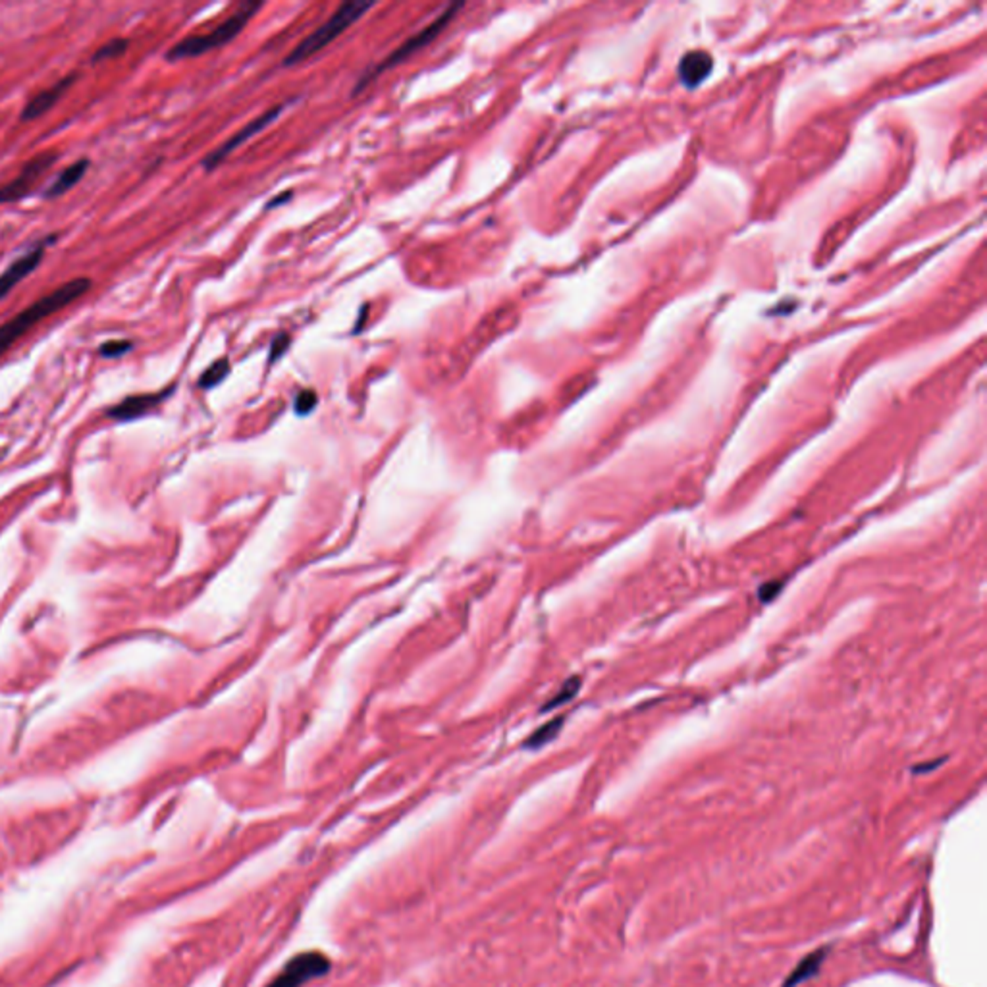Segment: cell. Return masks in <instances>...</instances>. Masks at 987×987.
<instances>
[{"label":"cell","instance_id":"19","mask_svg":"<svg viewBox=\"0 0 987 987\" xmlns=\"http://www.w3.org/2000/svg\"><path fill=\"white\" fill-rule=\"evenodd\" d=\"M317 403H319V398H317V393H315V392H312V390H301V392L297 393V398H295L294 409H295L297 415L305 417V415H311L312 411H315Z\"/></svg>","mask_w":987,"mask_h":987},{"label":"cell","instance_id":"6","mask_svg":"<svg viewBox=\"0 0 987 987\" xmlns=\"http://www.w3.org/2000/svg\"><path fill=\"white\" fill-rule=\"evenodd\" d=\"M56 153H39L37 157L28 160L14 180L0 185V206L26 199L37 188V183L43 180L44 174L56 165Z\"/></svg>","mask_w":987,"mask_h":987},{"label":"cell","instance_id":"14","mask_svg":"<svg viewBox=\"0 0 987 987\" xmlns=\"http://www.w3.org/2000/svg\"><path fill=\"white\" fill-rule=\"evenodd\" d=\"M228 375H230V359L220 357L203 370V375L199 376V380H197V386L201 390H213L220 384V382H224Z\"/></svg>","mask_w":987,"mask_h":987},{"label":"cell","instance_id":"12","mask_svg":"<svg viewBox=\"0 0 987 987\" xmlns=\"http://www.w3.org/2000/svg\"><path fill=\"white\" fill-rule=\"evenodd\" d=\"M712 72V56L704 51H692L683 56L679 77L687 87H699Z\"/></svg>","mask_w":987,"mask_h":987},{"label":"cell","instance_id":"7","mask_svg":"<svg viewBox=\"0 0 987 987\" xmlns=\"http://www.w3.org/2000/svg\"><path fill=\"white\" fill-rule=\"evenodd\" d=\"M286 107H287V102L278 104V107H272L271 110L263 112V114L259 116V118H255V120L249 122L247 125H243L238 133H234L230 139H226V142H224L222 145H220L218 149H214L213 153H208V155L203 158V168H205L206 172H213L218 165H222V162H224L231 153H234V150H236L239 145L247 143V139H251V137H255L257 133H261V132L266 130V127H269L276 118H280V114L286 110Z\"/></svg>","mask_w":987,"mask_h":987},{"label":"cell","instance_id":"4","mask_svg":"<svg viewBox=\"0 0 987 987\" xmlns=\"http://www.w3.org/2000/svg\"><path fill=\"white\" fill-rule=\"evenodd\" d=\"M463 8H465V4H463V3H451V4H448L446 10L442 12V14H440L433 23H428V26H426L425 29H421L419 33L411 35L409 39H405V41L398 46L396 51L390 53V54L384 58V61L378 62V64H375L370 69H367V72L361 76V79H359V84L355 85L353 95H359V93H361V89H365V87L370 84V81H375L380 74H384V72H388V69L396 68L398 64H401V62L408 61L409 56H413V54H417L419 51H423L426 44H431L436 37H440V35H442V31L449 26V23L457 18L459 10H463Z\"/></svg>","mask_w":987,"mask_h":987},{"label":"cell","instance_id":"17","mask_svg":"<svg viewBox=\"0 0 987 987\" xmlns=\"http://www.w3.org/2000/svg\"><path fill=\"white\" fill-rule=\"evenodd\" d=\"M135 347L132 340H109L99 345V355L102 359H120L130 353Z\"/></svg>","mask_w":987,"mask_h":987},{"label":"cell","instance_id":"15","mask_svg":"<svg viewBox=\"0 0 987 987\" xmlns=\"http://www.w3.org/2000/svg\"><path fill=\"white\" fill-rule=\"evenodd\" d=\"M127 46H130V39L114 37L99 46L95 54L91 56V64H101V62L114 61V58H120L122 54L127 53Z\"/></svg>","mask_w":987,"mask_h":987},{"label":"cell","instance_id":"18","mask_svg":"<svg viewBox=\"0 0 987 987\" xmlns=\"http://www.w3.org/2000/svg\"><path fill=\"white\" fill-rule=\"evenodd\" d=\"M578 689H580V679H578V677H571V679H569V681L563 684L562 691L554 696V699L550 700V704H546V706H544V712H546V710H554V708L562 706V704H565V702H569V700H573V699H575V694L578 692Z\"/></svg>","mask_w":987,"mask_h":987},{"label":"cell","instance_id":"23","mask_svg":"<svg viewBox=\"0 0 987 987\" xmlns=\"http://www.w3.org/2000/svg\"><path fill=\"white\" fill-rule=\"evenodd\" d=\"M367 315H368V305H365V307H361V315H359V320H357V327H355V330H353V332H355V334H357V332H359V330H361V327H365V320H367Z\"/></svg>","mask_w":987,"mask_h":987},{"label":"cell","instance_id":"9","mask_svg":"<svg viewBox=\"0 0 987 987\" xmlns=\"http://www.w3.org/2000/svg\"><path fill=\"white\" fill-rule=\"evenodd\" d=\"M174 386H168L160 392H150V393H135V396H127L122 401H118L112 408H109L107 417L112 421H120V423H130L135 419H142V417L149 415L150 411H155L160 403H165L168 400V396H172Z\"/></svg>","mask_w":987,"mask_h":987},{"label":"cell","instance_id":"8","mask_svg":"<svg viewBox=\"0 0 987 987\" xmlns=\"http://www.w3.org/2000/svg\"><path fill=\"white\" fill-rule=\"evenodd\" d=\"M56 239H58L56 234L41 239L39 243H35L31 249L23 253L21 257L14 259L6 266V271L0 274V301L6 299L12 289H14L20 282L26 280L31 272L39 269V264L43 263V257L46 253V247L53 246Z\"/></svg>","mask_w":987,"mask_h":987},{"label":"cell","instance_id":"5","mask_svg":"<svg viewBox=\"0 0 987 987\" xmlns=\"http://www.w3.org/2000/svg\"><path fill=\"white\" fill-rule=\"evenodd\" d=\"M332 967L330 959L319 951H305L289 959L266 987H303L305 983L327 976Z\"/></svg>","mask_w":987,"mask_h":987},{"label":"cell","instance_id":"3","mask_svg":"<svg viewBox=\"0 0 987 987\" xmlns=\"http://www.w3.org/2000/svg\"><path fill=\"white\" fill-rule=\"evenodd\" d=\"M373 8H375V3H353V0L352 3H344L334 12L330 20H327L319 29L307 35V37L284 58V66L301 64L312 54L320 53L324 46H328L332 41L338 39L344 31L350 29L353 23H357L368 10Z\"/></svg>","mask_w":987,"mask_h":987},{"label":"cell","instance_id":"2","mask_svg":"<svg viewBox=\"0 0 987 987\" xmlns=\"http://www.w3.org/2000/svg\"><path fill=\"white\" fill-rule=\"evenodd\" d=\"M261 8H263V3L241 4V8L234 16H230L213 31H208L205 35H190V37H185L174 46H170V51L165 54V58L168 62H178V61H185V58H197L214 49H220V46L234 41Z\"/></svg>","mask_w":987,"mask_h":987},{"label":"cell","instance_id":"21","mask_svg":"<svg viewBox=\"0 0 987 987\" xmlns=\"http://www.w3.org/2000/svg\"><path fill=\"white\" fill-rule=\"evenodd\" d=\"M781 588H783V583H773V580H772V583L764 585V587L760 588L758 596H760L762 602H772L777 595H780V590H781Z\"/></svg>","mask_w":987,"mask_h":987},{"label":"cell","instance_id":"13","mask_svg":"<svg viewBox=\"0 0 987 987\" xmlns=\"http://www.w3.org/2000/svg\"><path fill=\"white\" fill-rule=\"evenodd\" d=\"M823 959H826V949H820V951H816V953L808 955V957H806L803 962H800V965L793 970L791 978H789V980L783 983V987H795V985H798L800 982H806L808 978L814 976V974L820 970V965L823 962Z\"/></svg>","mask_w":987,"mask_h":987},{"label":"cell","instance_id":"16","mask_svg":"<svg viewBox=\"0 0 987 987\" xmlns=\"http://www.w3.org/2000/svg\"><path fill=\"white\" fill-rule=\"evenodd\" d=\"M563 727V717H555L552 722L544 724L540 729L534 731V733L529 737V740L525 742L527 748H540L544 745H548L550 740H554L557 735H560V729Z\"/></svg>","mask_w":987,"mask_h":987},{"label":"cell","instance_id":"20","mask_svg":"<svg viewBox=\"0 0 987 987\" xmlns=\"http://www.w3.org/2000/svg\"><path fill=\"white\" fill-rule=\"evenodd\" d=\"M289 342H292V340H289V336H287V334L276 336V338L272 340V345H271L269 363H276L278 359H280L282 355H286V350L289 347Z\"/></svg>","mask_w":987,"mask_h":987},{"label":"cell","instance_id":"22","mask_svg":"<svg viewBox=\"0 0 987 987\" xmlns=\"http://www.w3.org/2000/svg\"><path fill=\"white\" fill-rule=\"evenodd\" d=\"M292 195H294L292 191H287V193L278 195V197H276V199H272V201L269 203V208H274V206H278V205H284V203H287V199H289V197H292Z\"/></svg>","mask_w":987,"mask_h":987},{"label":"cell","instance_id":"11","mask_svg":"<svg viewBox=\"0 0 987 987\" xmlns=\"http://www.w3.org/2000/svg\"><path fill=\"white\" fill-rule=\"evenodd\" d=\"M89 166H91L89 158H77L76 162H72V165H68L53 180V183L49 185V188L43 191V199L54 201V199H58V197H62L68 191H72L76 185L85 178V174L89 172Z\"/></svg>","mask_w":987,"mask_h":987},{"label":"cell","instance_id":"1","mask_svg":"<svg viewBox=\"0 0 987 987\" xmlns=\"http://www.w3.org/2000/svg\"><path fill=\"white\" fill-rule=\"evenodd\" d=\"M93 282L87 276H77L72 280L58 286L51 294L39 297L35 303L28 305L16 317H12L4 324H0V357H3L12 345L20 338H23L29 330H33L37 324L44 319H49L56 312L64 311L68 305H72L74 301L84 297Z\"/></svg>","mask_w":987,"mask_h":987},{"label":"cell","instance_id":"10","mask_svg":"<svg viewBox=\"0 0 987 987\" xmlns=\"http://www.w3.org/2000/svg\"><path fill=\"white\" fill-rule=\"evenodd\" d=\"M77 79H79L77 72H69L64 77L58 79L49 89H43L41 93H37V95L31 97L26 104H23V109L20 112V122H33L41 118V116H44L51 109H54L56 102L66 95V91L72 87Z\"/></svg>","mask_w":987,"mask_h":987}]
</instances>
